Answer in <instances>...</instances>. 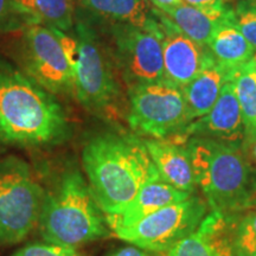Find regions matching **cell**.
Returning a JSON list of instances; mask_svg holds the SVG:
<instances>
[{
    "label": "cell",
    "instance_id": "3957f363",
    "mask_svg": "<svg viewBox=\"0 0 256 256\" xmlns=\"http://www.w3.org/2000/svg\"><path fill=\"white\" fill-rule=\"evenodd\" d=\"M72 70L75 98L92 114L110 122L127 119L121 75L110 46L90 25L78 22L74 34L52 28Z\"/></svg>",
    "mask_w": 256,
    "mask_h": 256
},
{
    "label": "cell",
    "instance_id": "83f0119b",
    "mask_svg": "<svg viewBox=\"0 0 256 256\" xmlns=\"http://www.w3.org/2000/svg\"><path fill=\"white\" fill-rule=\"evenodd\" d=\"M151 4L154 6L156 8H158L159 11L164 12L168 8H174V6L180 4L183 0H150Z\"/></svg>",
    "mask_w": 256,
    "mask_h": 256
},
{
    "label": "cell",
    "instance_id": "f1b7e54d",
    "mask_svg": "<svg viewBox=\"0 0 256 256\" xmlns=\"http://www.w3.org/2000/svg\"><path fill=\"white\" fill-rule=\"evenodd\" d=\"M247 151H248V156L249 159H250V162H252V165L256 166V140L248 147Z\"/></svg>",
    "mask_w": 256,
    "mask_h": 256
},
{
    "label": "cell",
    "instance_id": "9c48e42d",
    "mask_svg": "<svg viewBox=\"0 0 256 256\" xmlns=\"http://www.w3.org/2000/svg\"><path fill=\"white\" fill-rule=\"evenodd\" d=\"M110 34L112 55L127 89L165 80L160 23L152 28L110 24Z\"/></svg>",
    "mask_w": 256,
    "mask_h": 256
},
{
    "label": "cell",
    "instance_id": "4316f807",
    "mask_svg": "<svg viewBox=\"0 0 256 256\" xmlns=\"http://www.w3.org/2000/svg\"><path fill=\"white\" fill-rule=\"evenodd\" d=\"M108 256H150V252H146L144 249H140L130 244L128 247L118 249V250L112 252Z\"/></svg>",
    "mask_w": 256,
    "mask_h": 256
},
{
    "label": "cell",
    "instance_id": "7c38bea8",
    "mask_svg": "<svg viewBox=\"0 0 256 256\" xmlns=\"http://www.w3.org/2000/svg\"><path fill=\"white\" fill-rule=\"evenodd\" d=\"M159 20L162 32L165 80L182 89L202 72L212 55L206 46L185 36L160 11Z\"/></svg>",
    "mask_w": 256,
    "mask_h": 256
},
{
    "label": "cell",
    "instance_id": "e0dca14e",
    "mask_svg": "<svg viewBox=\"0 0 256 256\" xmlns=\"http://www.w3.org/2000/svg\"><path fill=\"white\" fill-rule=\"evenodd\" d=\"M83 8L110 24L152 28L159 25V10L150 0H76Z\"/></svg>",
    "mask_w": 256,
    "mask_h": 256
},
{
    "label": "cell",
    "instance_id": "5bb4252c",
    "mask_svg": "<svg viewBox=\"0 0 256 256\" xmlns=\"http://www.w3.org/2000/svg\"><path fill=\"white\" fill-rule=\"evenodd\" d=\"M142 142L151 156L160 178L165 183L186 194H197L194 168L184 144L174 139L148 138H142Z\"/></svg>",
    "mask_w": 256,
    "mask_h": 256
},
{
    "label": "cell",
    "instance_id": "8fae6325",
    "mask_svg": "<svg viewBox=\"0 0 256 256\" xmlns=\"http://www.w3.org/2000/svg\"><path fill=\"white\" fill-rule=\"evenodd\" d=\"M190 138L215 139L244 148V124L232 78L223 86L214 107L206 115L188 124L180 136L171 139L184 144Z\"/></svg>",
    "mask_w": 256,
    "mask_h": 256
},
{
    "label": "cell",
    "instance_id": "44dd1931",
    "mask_svg": "<svg viewBox=\"0 0 256 256\" xmlns=\"http://www.w3.org/2000/svg\"><path fill=\"white\" fill-rule=\"evenodd\" d=\"M246 130L244 150L256 140V72L254 60L238 66L232 75Z\"/></svg>",
    "mask_w": 256,
    "mask_h": 256
},
{
    "label": "cell",
    "instance_id": "cb8c5ba5",
    "mask_svg": "<svg viewBox=\"0 0 256 256\" xmlns=\"http://www.w3.org/2000/svg\"><path fill=\"white\" fill-rule=\"evenodd\" d=\"M11 256H83L78 249L60 247L48 242H34L18 249Z\"/></svg>",
    "mask_w": 256,
    "mask_h": 256
},
{
    "label": "cell",
    "instance_id": "d4e9b609",
    "mask_svg": "<svg viewBox=\"0 0 256 256\" xmlns=\"http://www.w3.org/2000/svg\"><path fill=\"white\" fill-rule=\"evenodd\" d=\"M20 23V18L16 14L12 0H0V31H10L17 28Z\"/></svg>",
    "mask_w": 256,
    "mask_h": 256
},
{
    "label": "cell",
    "instance_id": "ac0fdd59",
    "mask_svg": "<svg viewBox=\"0 0 256 256\" xmlns=\"http://www.w3.org/2000/svg\"><path fill=\"white\" fill-rule=\"evenodd\" d=\"M206 48L217 62L230 69H238L252 60L256 52L255 48L234 25L230 18V8L217 25Z\"/></svg>",
    "mask_w": 256,
    "mask_h": 256
},
{
    "label": "cell",
    "instance_id": "7402d4cb",
    "mask_svg": "<svg viewBox=\"0 0 256 256\" xmlns=\"http://www.w3.org/2000/svg\"><path fill=\"white\" fill-rule=\"evenodd\" d=\"M235 256H256V206L232 216Z\"/></svg>",
    "mask_w": 256,
    "mask_h": 256
},
{
    "label": "cell",
    "instance_id": "5b68a950",
    "mask_svg": "<svg viewBox=\"0 0 256 256\" xmlns=\"http://www.w3.org/2000/svg\"><path fill=\"white\" fill-rule=\"evenodd\" d=\"M197 188L210 211L234 216L252 206L256 196L255 168L244 148L208 138L184 142Z\"/></svg>",
    "mask_w": 256,
    "mask_h": 256
},
{
    "label": "cell",
    "instance_id": "603a6c76",
    "mask_svg": "<svg viewBox=\"0 0 256 256\" xmlns=\"http://www.w3.org/2000/svg\"><path fill=\"white\" fill-rule=\"evenodd\" d=\"M230 18L240 32L256 49V0H241L230 8Z\"/></svg>",
    "mask_w": 256,
    "mask_h": 256
},
{
    "label": "cell",
    "instance_id": "6da1fadb",
    "mask_svg": "<svg viewBox=\"0 0 256 256\" xmlns=\"http://www.w3.org/2000/svg\"><path fill=\"white\" fill-rule=\"evenodd\" d=\"M89 188L107 216L116 215L144 185L160 176L142 138L107 132L94 136L82 150Z\"/></svg>",
    "mask_w": 256,
    "mask_h": 256
},
{
    "label": "cell",
    "instance_id": "9a60e30c",
    "mask_svg": "<svg viewBox=\"0 0 256 256\" xmlns=\"http://www.w3.org/2000/svg\"><path fill=\"white\" fill-rule=\"evenodd\" d=\"M192 194L178 190L172 185L165 183L162 178H156L144 185L126 206L116 215L107 216L110 229L116 230L126 228L139 222L154 211L168 206L170 204L185 200Z\"/></svg>",
    "mask_w": 256,
    "mask_h": 256
},
{
    "label": "cell",
    "instance_id": "484cf974",
    "mask_svg": "<svg viewBox=\"0 0 256 256\" xmlns=\"http://www.w3.org/2000/svg\"><path fill=\"white\" fill-rule=\"evenodd\" d=\"M183 2L203 11L214 12V14H224L229 10L226 8L224 0H183Z\"/></svg>",
    "mask_w": 256,
    "mask_h": 256
},
{
    "label": "cell",
    "instance_id": "8992f818",
    "mask_svg": "<svg viewBox=\"0 0 256 256\" xmlns=\"http://www.w3.org/2000/svg\"><path fill=\"white\" fill-rule=\"evenodd\" d=\"M44 192L23 159H0V246L17 244L37 228Z\"/></svg>",
    "mask_w": 256,
    "mask_h": 256
},
{
    "label": "cell",
    "instance_id": "ba28073f",
    "mask_svg": "<svg viewBox=\"0 0 256 256\" xmlns=\"http://www.w3.org/2000/svg\"><path fill=\"white\" fill-rule=\"evenodd\" d=\"M209 212L206 200L196 194L185 200L162 208L114 234L122 241L146 252H168L194 232Z\"/></svg>",
    "mask_w": 256,
    "mask_h": 256
},
{
    "label": "cell",
    "instance_id": "277c9868",
    "mask_svg": "<svg viewBox=\"0 0 256 256\" xmlns=\"http://www.w3.org/2000/svg\"><path fill=\"white\" fill-rule=\"evenodd\" d=\"M37 228L44 242L72 249L110 235L106 215L76 166L63 170L46 188Z\"/></svg>",
    "mask_w": 256,
    "mask_h": 256
},
{
    "label": "cell",
    "instance_id": "4fadbf2b",
    "mask_svg": "<svg viewBox=\"0 0 256 256\" xmlns=\"http://www.w3.org/2000/svg\"><path fill=\"white\" fill-rule=\"evenodd\" d=\"M166 256H235L232 216L210 211L200 226L170 249Z\"/></svg>",
    "mask_w": 256,
    "mask_h": 256
},
{
    "label": "cell",
    "instance_id": "30bf717a",
    "mask_svg": "<svg viewBox=\"0 0 256 256\" xmlns=\"http://www.w3.org/2000/svg\"><path fill=\"white\" fill-rule=\"evenodd\" d=\"M22 70L54 95H75L72 70L62 44L43 25H25L19 43Z\"/></svg>",
    "mask_w": 256,
    "mask_h": 256
},
{
    "label": "cell",
    "instance_id": "52a82bcc",
    "mask_svg": "<svg viewBox=\"0 0 256 256\" xmlns=\"http://www.w3.org/2000/svg\"><path fill=\"white\" fill-rule=\"evenodd\" d=\"M127 100L126 120L140 138L171 139L191 122L183 92L166 80L128 88Z\"/></svg>",
    "mask_w": 256,
    "mask_h": 256
},
{
    "label": "cell",
    "instance_id": "f546056e",
    "mask_svg": "<svg viewBox=\"0 0 256 256\" xmlns=\"http://www.w3.org/2000/svg\"><path fill=\"white\" fill-rule=\"evenodd\" d=\"M252 60H254V64H255V72H256V52H255L254 57H252Z\"/></svg>",
    "mask_w": 256,
    "mask_h": 256
},
{
    "label": "cell",
    "instance_id": "d6986e66",
    "mask_svg": "<svg viewBox=\"0 0 256 256\" xmlns=\"http://www.w3.org/2000/svg\"><path fill=\"white\" fill-rule=\"evenodd\" d=\"M25 25L38 24L68 32L74 25V0H12Z\"/></svg>",
    "mask_w": 256,
    "mask_h": 256
},
{
    "label": "cell",
    "instance_id": "7a4b0ae2",
    "mask_svg": "<svg viewBox=\"0 0 256 256\" xmlns=\"http://www.w3.org/2000/svg\"><path fill=\"white\" fill-rule=\"evenodd\" d=\"M69 134L66 112L55 95L0 57V140L48 146Z\"/></svg>",
    "mask_w": 256,
    "mask_h": 256
},
{
    "label": "cell",
    "instance_id": "2e32d148",
    "mask_svg": "<svg viewBox=\"0 0 256 256\" xmlns=\"http://www.w3.org/2000/svg\"><path fill=\"white\" fill-rule=\"evenodd\" d=\"M235 70L222 66L211 57L196 78L182 88L191 122L214 107L223 86L232 78Z\"/></svg>",
    "mask_w": 256,
    "mask_h": 256
},
{
    "label": "cell",
    "instance_id": "ffe728a7",
    "mask_svg": "<svg viewBox=\"0 0 256 256\" xmlns=\"http://www.w3.org/2000/svg\"><path fill=\"white\" fill-rule=\"evenodd\" d=\"M228 11L224 14H214V12L203 11L182 2L180 4L168 8L162 14L183 32L185 36L202 46H208L217 25L222 22Z\"/></svg>",
    "mask_w": 256,
    "mask_h": 256
}]
</instances>
